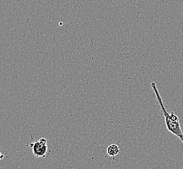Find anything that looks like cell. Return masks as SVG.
Segmentation results:
<instances>
[{
	"label": "cell",
	"mask_w": 183,
	"mask_h": 169,
	"mask_svg": "<svg viewBox=\"0 0 183 169\" xmlns=\"http://www.w3.org/2000/svg\"><path fill=\"white\" fill-rule=\"evenodd\" d=\"M150 86H151L154 94H155L157 101L158 104H160L162 112L165 117V122L167 129H168L169 132L177 136L183 144V132L181 127L179 118L174 113V112H172L169 114L168 111H167L164 105V102L163 100H162L159 91H158L157 89L156 83L155 82H152L151 84H150Z\"/></svg>",
	"instance_id": "6da1fadb"
},
{
	"label": "cell",
	"mask_w": 183,
	"mask_h": 169,
	"mask_svg": "<svg viewBox=\"0 0 183 169\" xmlns=\"http://www.w3.org/2000/svg\"><path fill=\"white\" fill-rule=\"evenodd\" d=\"M28 146L32 148L35 157L36 158H45L48 152L47 140L45 138H41L38 141L30 143Z\"/></svg>",
	"instance_id": "7a4b0ae2"
},
{
	"label": "cell",
	"mask_w": 183,
	"mask_h": 169,
	"mask_svg": "<svg viewBox=\"0 0 183 169\" xmlns=\"http://www.w3.org/2000/svg\"><path fill=\"white\" fill-rule=\"evenodd\" d=\"M4 157H5V155H4L3 154H2L1 152H0V160H2Z\"/></svg>",
	"instance_id": "277c9868"
},
{
	"label": "cell",
	"mask_w": 183,
	"mask_h": 169,
	"mask_svg": "<svg viewBox=\"0 0 183 169\" xmlns=\"http://www.w3.org/2000/svg\"><path fill=\"white\" fill-rule=\"evenodd\" d=\"M119 147L115 144H112L107 148V154L111 157H115L119 153Z\"/></svg>",
	"instance_id": "3957f363"
}]
</instances>
